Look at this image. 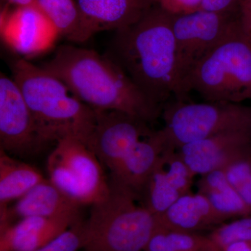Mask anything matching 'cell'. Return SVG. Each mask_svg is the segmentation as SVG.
I'll use <instances>...</instances> for the list:
<instances>
[{
    "label": "cell",
    "instance_id": "obj_1",
    "mask_svg": "<svg viewBox=\"0 0 251 251\" xmlns=\"http://www.w3.org/2000/svg\"><path fill=\"white\" fill-rule=\"evenodd\" d=\"M105 55L150 100L161 106L177 95L173 16L155 4L138 22L115 31Z\"/></svg>",
    "mask_w": 251,
    "mask_h": 251
},
{
    "label": "cell",
    "instance_id": "obj_2",
    "mask_svg": "<svg viewBox=\"0 0 251 251\" xmlns=\"http://www.w3.org/2000/svg\"><path fill=\"white\" fill-rule=\"evenodd\" d=\"M41 67L60 79L79 100L94 110L126 112L149 124L159 117L160 106L105 54L63 45Z\"/></svg>",
    "mask_w": 251,
    "mask_h": 251
},
{
    "label": "cell",
    "instance_id": "obj_3",
    "mask_svg": "<svg viewBox=\"0 0 251 251\" xmlns=\"http://www.w3.org/2000/svg\"><path fill=\"white\" fill-rule=\"evenodd\" d=\"M13 80L43 136L49 144L74 137L88 144L96 125V110L84 103L58 77L25 59L11 67Z\"/></svg>",
    "mask_w": 251,
    "mask_h": 251
},
{
    "label": "cell",
    "instance_id": "obj_4",
    "mask_svg": "<svg viewBox=\"0 0 251 251\" xmlns=\"http://www.w3.org/2000/svg\"><path fill=\"white\" fill-rule=\"evenodd\" d=\"M191 92L209 102L251 100V34L239 14L190 74L184 85L186 98Z\"/></svg>",
    "mask_w": 251,
    "mask_h": 251
},
{
    "label": "cell",
    "instance_id": "obj_5",
    "mask_svg": "<svg viewBox=\"0 0 251 251\" xmlns=\"http://www.w3.org/2000/svg\"><path fill=\"white\" fill-rule=\"evenodd\" d=\"M108 196L91 205L84 251H143L160 228L157 216L138 196L110 179Z\"/></svg>",
    "mask_w": 251,
    "mask_h": 251
},
{
    "label": "cell",
    "instance_id": "obj_6",
    "mask_svg": "<svg viewBox=\"0 0 251 251\" xmlns=\"http://www.w3.org/2000/svg\"><path fill=\"white\" fill-rule=\"evenodd\" d=\"M163 118L162 130L175 150L220 133L251 130V108L240 103L176 100L165 109Z\"/></svg>",
    "mask_w": 251,
    "mask_h": 251
},
{
    "label": "cell",
    "instance_id": "obj_7",
    "mask_svg": "<svg viewBox=\"0 0 251 251\" xmlns=\"http://www.w3.org/2000/svg\"><path fill=\"white\" fill-rule=\"evenodd\" d=\"M49 179L82 206L108 196L110 182L103 166L87 144L74 137L57 142L47 161Z\"/></svg>",
    "mask_w": 251,
    "mask_h": 251
},
{
    "label": "cell",
    "instance_id": "obj_8",
    "mask_svg": "<svg viewBox=\"0 0 251 251\" xmlns=\"http://www.w3.org/2000/svg\"><path fill=\"white\" fill-rule=\"evenodd\" d=\"M237 13L200 11L173 16L176 52V100H186L184 85L201 59L226 35Z\"/></svg>",
    "mask_w": 251,
    "mask_h": 251
},
{
    "label": "cell",
    "instance_id": "obj_9",
    "mask_svg": "<svg viewBox=\"0 0 251 251\" xmlns=\"http://www.w3.org/2000/svg\"><path fill=\"white\" fill-rule=\"evenodd\" d=\"M49 143L13 78L0 77V149L13 156L36 154Z\"/></svg>",
    "mask_w": 251,
    "mask_h": 251
},
{
    "label": "cell",
    "instance_id": "obj_10",
    "mask_svg": "<svg viewBox=\"0 0 251 251\" xmlns=\"http://www.w3.org/2000/svg\"><path fill=\"white\" fill-rule=\"evenodd\" d=\"M95 110L96 125L87 145L112 173L137 143L154 130L148 122L126 112Z\"/></svg>",
    "mask_w": 251,
    "mask_h": 251
},
{
    "label": "cell",
    "instance_id": "obj_11",
    "mask_svg": "<svg viewBox=\"0 0 251 251\" xmlns=\"http://www.w3.org/2000/svg\"><path fill=\"white\" fill-rule=\"evenodd\" d=\"M1 36L10 49L25 57L44 53L53 47L58 33L35 4L18 6L1 17Z\"/></svg>",
    "mask_w": 251,
    "mask_h": 251
},
{
    "label": "cell",
    "instance_id": "obj_12",
    "mask_svg": "<svg viewBox=\"0 0 251 251\" xmlns=\"http://www.w3.org/2000/svg\"><path fill=\"white\" fill-rule=\"evenodd\" d=\"M251 133V130L226 132L186 144L176 151L195 176H202L247 156Z\"/></svg>",
    "mask_w": 251,
    "mask_h": 251
},
{
    "label": "cell",
    "instance_id": "obj_13",
    "mask_svg": "<svg viewBox=\"0 0 251 251\" xmlns=\"http://www.w3.org/2000/svg\"><path fill=\"white\" fill-rule=\"evenodd\" d=\"M195 175L175 149L165 150L142 193L143 204L161 215L184 195L191 192Z\"/></svg>",
    "mask_w": 251,
    "mask_h": 251
},
{
    "label": "cell",
    "instance_id": "obj_14",
    "mask_svg": "<svg viewBox=\"0 0 251 251\" xmlns=\"http://www.w3.org/2000/svg\"><path fill=\"white\" fill-rule=\"evenodd\" d=\"M82 206L46 179L18 200L12 207L0 209V227L11 224L14 218L21 220L29 216L79 222L82 220Z\"/></svg>",
    "mask_w": 251,
    "mask_h": 251
},
{
    "label": "cell",
    "instance_id": "obj_15",
    "mask_svg": "<svg viewBox=\"0 0 251 251\" xmlns=\"http://www.w3.org/2000/svg\"><path fill=\"white\" fill-rule=\"evenodd\" d=\"M168 148L163 130H154L137 143L116 169L110 173V179L128 188L140 200L149 178Z\"/></svg>",
    "mask_w": 251,
    "mask_h": 251
},
{
    "label": "cell",
    "instance_id": "obj_16",
    "mask_svg": "<svg viewBox=\"0 0 251 251\" xmlns=\"http://www.w3.org/2000/svg\"><path fill=\"white\" fill-rule=\"evenodd\" d=\"M84 23L92 36L120 30L138 22L156 4L155 0H77Z\"/></svg>",
    "mask_w": 251,
    "mask_h": 251
},
{
    "label": "cell",
    "instance_id": "obj_17",
    "mask_svg": "<svg viewBox=\"0 0 251 251\" xmlns=\"http://www.w3.org/2000/svg\"><path fill=\"white\" fill-rule=\"evenodd\" d=\"M75 224L40 216L24 218L16 224L0 227V251H37Z\"/></svg>",
    "mask_w": 251,
    "mask_h": 251
},
{
    "label": "cell",
    "instance_id": "obj_18",
    "mask_svg": "<svg viewBox=\"0 0 251 251\" xmlns=\"http://www.w3.org/2000/svg\"><path fill=\"white\" fill-rule=\"evenodd\" d=\"M157 219L161 228L190 233L224 222L205 196L199 192L181 196Z\"/></svg>",
    "mask_w": 251,
    "mask_h": 251
},
{
    "label": "cell",
    "instance_id": "obj_19",
    "mask_svg": "<svg viewBox=\"0 0 251 251\" xmlns=\"http://www.w3.org/2000/svg\"><path fill=\"white\" fill-rule=\"evenodd\" d=\"M46 178L35 167L0 149V209L19 200Z\"/></svg>",
    "mask_w": 251,
    "mask_h": 251
},
{
    "label": "cell",
    "instance_id": "obj_20",
    "mask_svg": "<svg viewBox=\"0 0 251 251\" xmlns=\"http://www.w3.org/2000/svg\"><path fill=\"white\" fill-rule=\"evenodd\" d=\"M34 4L42 11L59 36L82 43L92 37L75 0H36Z\"/></svg>",
    "mask_w": 251,
    "mask_h": 251
},
{
    "label": "cell",
    "instance_id": "obj_21",
    "mask_svg": "<svg viewBox=\"0 0 251 251\" xmlns=\"http://www.w3.org/2000/svg\"><path fill=\"white\" fill-rule=\"evenodd\" d=\"M199 193L205 196L213 209L223 219L242 215L249 209L229 184L224 170L202 175L198 183Z\"/></svg>",
    "mask_w": 251,
    "mask_h": 251
},
{
    "label": "cell",
    "instance_id": "obj_22",
    "mask_svg": "<svg viewBox=\"0 0 251 251\" xmlns=\"http://www.w3.org/2000/svg\"><path fill=\"white\" fill-rule=\"evenodd\" d=\"M214 244L209 237L160 227L143 251H204Z\"/></svg>",
    "mask_w": 251,
    "mask_h": 251
},
{
    "label": "cell",
    "instance_id": "obj_23",
    "mask_svg": "<svg viewBox=\"0 0 251 251\" xmlns=\"http://www.w3.org/2000/svg\"><path fill=\"white\" fill-rule=\"evenodd\" d=\"M223 170L231 186L245 204L251 207V164L249 161L242 157Z\"/></svg>",
    "mask_w": 251,
    "mask_h": 251
},
{
    "label": "cell",
    "instance_id": "obj_24",
    "mask_svg": "<svg viewBox=\"0 0 251 251\" xmlns=\"http://www.w3.org/2000/svg\"><path fill=\"white\" fill-rule=\"evenodd\" d=\"M209 237L221 249L234 242L251 243V217L243 218L223 225Z\"/></svg>",
    "mask_w": 251,
    "mask_h": 251
},
{
    "label": "cell",
    "instance_id": "obj_25",
    "mask_svg": "<svg viewBox=\"0 0 251 251\" xmlns=\"http://www.w3.org/2000/svg\"><path fill=\"white\" fill-rule=\"evenodd\" d=\"M86 220L73 225L63 233L36 251H77L83 249Z\"/></svg>",
    "mask_w": 251,
    "mask_h": 251
},
{
    "label": "cell",
    "instance_id": "obj_26",
    "mask_svg": "<svg viewBox=\"0 0 251 251\" xmlns=\"http://www.w3.org/2000/svg\"><path fill=\"white\" fill-rule=\"evenodd\" d=\"M203 0H155V3L171 16H183L201 10Z\"/></svg>",
    "mask_w": 251,
    "mask_h": 251
},
{
    "label": "cell",
    "instance_id": "obj_27",
    "mask_svg": "<svg viewBox=\"0 0 251 251\" xmlns=\"http://www.w3.org/2000/svg\"><path fill=\"white\" fill-rule=\"evenodd\" d=\"M244 0H203L201 10L217 13H237Z\"/></svg>",
    "mask_w": 251,
    "mask_h": 251
},
{
    "label": "cell",
    "instance_id": "obj_28",
    "mask_svg": "<svg viewBox=\"0 0 251 251\" xmlns=\"http://www.w3.org/2000/svg\"><path fill=\"white\" fill-rule=\"evenodd\" d=\"M239 16L251 34V0H244L239 8Z\"/></svg>",
    "mask_w": 251,
    "mask_h": 251
},
{
    "label": "cell",
    "instance_id": "obj_29",
    "mask_svg": "<svg viewBox=\"0 0 251 251\" xmlns=\"http://www.w3.org/2000/svg\"><path fill=\"white\" fill-rule=\"evenodd\" d=\"M222 251H251V243L238 242L226 246Z\"/></svg>",
    "mask_w": 251,
    "mask_h": 251
},
{
    "label": "cell",
    "instance_id": "obj_30",
    "mask_svg": "<svg viewBox=\"0 0 251 251\" xmlns=\"http://www.w3.org/2000/svg\"><path fill=\"white\" fill-rule=\"evenodd\" d=\"M10 4L16 5L17 6H25L34 4L36 0H6Z\"/></svg>",
    "mask_w": 251,
    "mask_h": 251
},
{
    "label": "cell",
    "instance_id": "obj_31",
    "mask_svg": "<svg viewBox=\"0 0 251 251\" xmlns=\"http://www.w3.org/2000/svg\"><path fill=\"white\" fill-rule=\"evenodd\" d=\"M204 251H222V249H220L219 247H218L217 246L214 244L212 247L209 248V249H206V250Z\"/></svg>",
    "mask_w": 251,
    "mask_h": 251
}]
</instances>
